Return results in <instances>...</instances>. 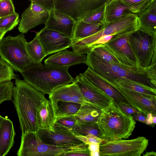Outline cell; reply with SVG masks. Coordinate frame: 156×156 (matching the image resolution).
<instances>
[{"mask_svg": "<svg viewBox=\"0 0 156 156\" xmlns=\"http://www.w3.org/2000/svg\"><path fill=\"white\" fill-rule=\"evenodd\" d=\"M68 68L36 63L20 73L32 86L44 94H49L56 88L74 81Z\"/></svg>", "mask_w": 156, "mask_h": 156, "instance_id": "4", "label": "cell"}, {"mask_svg": "<svg viewBox=\"0 0 156 156\" xmlns=\"http://www.w3.org/2000/svg\"><path fill=\"white\" fill-rule=\"evenodd\" d=\"M48 95L51 101H70L81 104L88 103L74 82L56 88Z\"/></svg>", "mask_w": 156, "mask_h": 156, "instance_id": "19", "label": "cell"}, {"mask_svg": "<svg viewBox=\"0 0 156 156\" xmlns=\"http://www.w3.org/2000/svg\"><path fill=\"white\" fill-rule=\"evenodd\" d=\"M101 110L88 103L82 104L78 111L74 115L79 122H96Z\"/></svg>", "mask_w": 156, "mask_h": 156, "instance_id": "27", "label": "cell"}, {"mask_svg": "<svg viewBox=\"0 0 156 156\" xmlns=\"http://www.w3.org/2000/svg\"><path fill=\"white\" fill-rule=\"evenodd\" d=\"M74 82L78 86L87 101L101 110L108 106L113 100L90 82L83 73L77 76Z\"/></svg>", "mask_w": 156, "mask_h": 156, "instance_id": "13", "label": "cell"}, {"mask_svg": "<svg viewBox=\"0 0 156 156\" xmlns=\"http://www.w3.org/2000/svg\"><path fill=\"white\" fill-rule=\"evenodd\" d=\"M56 0H30L31 2L37 4L49 11L54 9V4Z\"/></svg>", "mask_w": 156, "mask_h": 156, "instance_id": "40", "label": "cell"}, {"mask_svg": "<svg viewBox=\"0 0 156 156\" xmlns=\"http://www.w3.org/2000/svg\"><path fill=\"white\" fill-rule=\"evenodd\" d=\"M85 64L108 81L126 78L156 89V68L139 70L121 64L110 63L96 56L91 51L87 53Z\"/></svg>", "mask_w": 156, "mask_h": 156, "instance_id": "2", "label": "cell"}, {"mask_svg": "<svg viewBox=\"0 0 156 156\" xmlns=\"http://www.w3.org/2000/svg\"><path fill=\"white\" fill-rule=\"evenodd\" d=\"M76 146L61 147L46 144L40 139L37 132L22 134L18 156H65Z\"/></svg>", "mask_w": 156, "mask_h": 156, "instance_id": "8", "label": "cell"}, {"mask_svg": "<svg viewBox=\"0 0 156 156\" xmlns=\"http://www.w3.org/2000/svg\"><path fill=\"white\" fill-rule=\"evenodd\" d=\"M24 34L15 37L9 35L0 40V56L14 70L20 73L28 66L37 63L27 50Z\"/></svg>", "mask_w": 156, "mask_h": 156, "instance_id": "6", "label": "cell"}, {"mask_svg": "<svg viewBox=\"0 0 156 156\" xmlns=\"http://www.w3.org/2000/svg\"><path fill=\"white\" fill-rule=\"evenodd\" d=\"M153 115L151 113H148L146 116V124L151 126L154 127L153 122Z\"/></svg>", "mask_w": 156, "mask_h": 156, "instance_id": "44", "label": "cell"}, {"mask_svg": "<svg viewBox=\"0 0 156 156\" xmlns=\"http://www.w3.org/2000/svg\"><path fill=\"white\" fill-rule=\"evenodd\" d=\"M107 81L119 91L129 104L140 112L146 115L149 113L156 115V98L123 88L114 83Z\"/></svg>", "mask_w": 156, "mask_h": 156, "instance_id": "15", "label": "cell"}, {"mask_svg": "<svg viewBox=\"0 0 156 156\" xmlns=\"http://www.w3.org/2000/svg\"><path fill=\"white\" fill-rule=\"evenodd\" d=\"M100 144L94 142L88 143V148L90 152L99 151Z\"/></svg>", "mask_w": 156, "mask_h": 156, "instance_id": "43", "label": "cell"}, {"mask_svg": "<svg viewBox=\"0 0 156 156\" xmlns=\"http://www.w3.org/2000/svg\"><path fill=\"white\" fill-rule=\"evenodd\" d=\"M83 73L90 82L102 90L116 103L129 104L115 88L89 67Z\"/></svg>", "mask_w": 156, "mask_h": 156, "instance_id": "20", "label": "cell"}, {"mask_svg": "<svg viewBox=\"0 0 156 156\" xmlns=\"http://www.w3.org/2000/svg\"><path fill=\"white\" fill-rule=\"evenodd\" d=\"M133 119L146 124V116L143 113L139 112L132 115Z\"/></svg>", "mask_w": 156, "mask_h": 156, "instance_id": "42", "label": "cell"}, {"mask_svg": "<svg viewBox=\"0 0 156 156\" xmlns=\"http://www.w3.org/2000/svg\"><path fill=\"white\" fill-rule=\"evenodd\" d=\"M104 22L88 23L80 20L76 21L72 37L73 41L81 39L92 35L103 29Z\"/></svg>", "mask_w": 156, "mask_h": 156, "instance_id": "25", "label": "cell"}, {"mask_svg": "<svg viewBox=\"0 0 156 156\" xmlns=\"http://www.w3.org/2000/svg\"><path fill=\"white\" fill-rule=\"evenodd\" d=\"M7 32L4 30H0V40L4 37L5 34Z\"/></svg>", "mask_w": 156, "mask_h": 156, "instance_id": "47", "label": "cell"}, {"mask_svg": "<svg viewBox=\"0 0 156 156\" xmlns=\"http://www.w3.org/2000/svg\"><path fill=\"white\" fill-rule=\"evenodd\" d=\"M53 130L40 129L37 133L44 143L55 146L74 147L85 144L71 130L55 123Z\"/></svg>", "mask_w": 156, "mask_h": 156, "instance_id": "12", "label": "cell"}, {"mask_svg": "<svg viewBox=\"0 0 156 156\" xmlns=\"http://www.w3.org/2000/svg\"><path fill=\"white\" fill-rule=\"evenodd\" d=\"M26 48L30 56L37 63H41L42 60L47 56L37 33L34 39L27 42Z\"/></svg>", "mask_w": 156, "mask_h": 156, "instance_id": "29", "label": "cell"}, {"mask_svg": "<svg viewBox=\"0 0 156 156\" xmlns=\"http://www.w3.org/2000/svg\"><path fill=\"white\" fill-rule=\"evenodd\" d=\"M139 27L137 15L130 13L115 21L105 24L103 29L92 35L79 40L73 41L71 47L76 52L87 54L88 46L101 37L112 35L121 36L132 33Z\"/></svg>", "mask_w": 156, "mask_h": 156, "instance_id": "5", "label": "cell"}, {"mask_svg": "<svg viewBox=\"0 0 156 156\" xmlns=\"http://www.w3.org/2000/svg\"><path fill=\"white\" fill-rule=\"evenodd\" d=\"M1 0H0V1Z\"/></svg>", "mask_w": 156, "mask_h": 156, "instance_id": "50", "label": "cell"}, {"mask_svg": "<svg viewBox=\"0 0 156 156\" xmlns=\"http://www.w3.org/2000/svg\"><path fill=\"white\" fill-rule=\"evenodd\" d=\"M75 135L86 136L92 134L101 138L99 129L96 122L80 123L72 131Z\"/></svg>", "mask_w": 156, "mask_h": 156, "instance_id": "30", "label": "cell"}, {"mask_svg": "<svg viewBox=\"0 0 156 156\" xmlns=\"http://www.w3.org/2000/svg\"><path fill=\"white\" fill-rule=\"evenodd\" d=\"M20 22L19 14L16 12L0 18V30L6 32L12 30Z\"/></svg>", "mask_w": 156, "mask_h": 156, "instance_id": "32", "label": "cell"}, {"mask_svg": "<svg viewBox=\"0 0 156 156\" xmlns=\"http://www.w3.org/2000/svg\"><path fill=\"white\" fill-rule=\"evenodd\" d=\"M144 136L130 140L117 139L100 144V156H140L148 145Z\"/></svg>", "mask_w": 156, "mask_h": 156, "instance_id": "9", "label": "cell"}, {"mask_svg": "<svg viewBox=\"0 0 156 156\" xmlns=\"http://www.w3.org/2000/svg\"><path fill=\"white\" fill-rule=\"evenodd\" d=\"M76 23L69 16L54 10L50 11L44 27L60 32L72 38Z\"/></svg>", "mask_w": 156, "mask_h": 156, "instance_id": "17", "label": "cell"}, {"mask_svg": "<svg viewBox=\"0 0 156 156\" xmlns=\"http://www.w3.org/2000/svg\"><path fill=\"white\" fill-rule=\"evenodd\" d=\"M37 116L40 129H54L56 117L51 100L47 99L41 104L37 109Z\"/></svg>", "mask_w": 156, "mask_h": 156, "instance_id": "24", "label": "cell"}, {"mask_svg": "<svg viewBox=\"0 0 156 156\" xmlns=\"http://www.w3.org/2000/svg\"><path fill=\"white\" fill-rule=\"evenodd\" d=\"M14 71L11 66L0 57V83L15 79L18 76Z\"/></svg>", "mask_w": 156, "mask_h": 156, "instance_id": "33", "label": "cell"}, {"mask_svg": "<svg viewBox=\"0 0 156 156\" xmlns=\"http://www.w3.org/2000/svg\"><path fill=\"white\" fill-rule=\"evenodd\" d=\"M75 136L86 144H87L90 142L97 143L101 144L105 142L104 140L92 134H88L86 136H82L79 135H76Z\"/></svg>", "mask_w": 156, "mask_h": 156, "instance_id": "39", "label": "cell"}, {"mask_svg": "<svg viewBox=\"0 0 156 156\" xmlns=\"http://www.w3.org/2000/svg\"><path fill=\"white\" fill-rule=\"evenodd\" d=\"M16 134L13 122L4 117L0 127V156L8 154L15 143Z\"/></svg>", "mask_w": 156, "mask_h": 156, "instance_id": "21", "label": "cell"}, {"mask_svg": "<svg viewBox=\"0 0 156 156\" xmlns=\"http://www.w3.org/2000/svg\"><path fill=\"white\" fill-rule=\"evenodd\" d=\"M50 11L39 5L31 2L21 14L18 30L23 34L42 24H45L48 19Z\"/></svg>", "mask_w": 156, "mask_h": 156, "instance_id": "16", "label": "cell"}, {"mask_svg": "<svg viewBox=\"0 0 156 156\" xmlns=\"http://www.w3.org/2000/svg\"><path fill=\"white\" fill-rule=\"evenodd\" d=\"M57 119L75 115L81 104L76 102L61 101H51Z\"/></svg>", "mask_w": 156, "mask_h": 156, "instance_id": "28", "label": "cell"}, {"mask_svg": "<svg viewBox=\"0 0 156 156\" xmlns=\"http://www.w3.org/2000/svg\"><path fill=\"white\" fill-rule=\"evenodd\" d=\"M4 117L2 116L1 115H0V127L1 125V124L2 122V121Z\"/></svg>", "mask_w": 156, "mask_h": 156, "instance_id": "49", "label": "cell"}, {"mask_svg": "<svg viewBox=\"0 0 156 156\" xmlns=\"http://www.w3.org/2000/svg\"><path fill=\"white\" fill-rule=\"evenodd\" d=\"M107 0H56L54 9L66 14L75 21L104 4Z\"/></svg>", "mask_w": 156, "mask_h": 156, "instance_id": "11", "label": "cell"}, {"mask_svg": "<svg viewBox=\"0 0 156 156\" xmlns=\"http://www.w3.org/2000/svg\"><path fill=\"white\" fill-rule=\"evenodd\" d=\"M12 91V101L18 116L22 134L37 132L40 129L37 109L47 99L44 94L24 80L17 77Z\"/></svg>", "mask_w": 156, "mask_h": 156, "instance_id": "1", "label": "cell"}, {"mask_svg": "<svg viewBox=\"0 0 156 156\" xmlns=\"http://www.w3.org/2000/svg\"><path fill=\"white\" fill-rule=\"evenodd\" d=\"M118 105L121 110L128 115H132L140 112L137 108L129 104L120 103Z\"/></svg>", "mask_w": 156, "mask_h": 156, "instance_id": "41", "label": "cell"}, {"mask_svg": "<svg viewBox=\"0 0 156 156\" xmlns=\"http://www.w3.org/2000/svg\"><path fill=\"white\" fill-rule=\"evenodd\" d=\"M111 82L114 83L123 88L132 90L146 95L156 98V89L132 80L126 78H119L114 79Z\"/></svg>", "mask_w": 156, "mask_h": 156, "instance_id": "26", "label": "cell"}, {"mask_svg": "<svg viewBox=\"0 0 156 156\" xmlns=\"http://www.w3.org/2000/svg\"><path fill=\"white\" fill-rule=\"evenodd\" d=\"M105 3L87 13L81 20L88 23L104 22Z\"/></svg>", "mask_w": 156, "mask_h": 156, "instance_id": "34", "label": "cell"}, {"mask_svg": "<svg viewBox=\"0 0 156 156\" xmlns=\"http://www.w3.org/2000/svg\"><path fill=\"white\" fill-rule=\"evenodd\" d=\"M136 15L139 23V29L156 35V0H154L146 10Z\"/></svg>", "mask_w": 156, "mask_h": 156, "instance_id": "23", "label": "cell"}, {"mask_svg": "<svg viewBox=\"0 0 156 156\" xmlns=\"http://www.w3.org/2000/svg\"><path fill=\"white\" fill-rule=\"evenodd\" d=\"M36 33L47 55L71 47L72 39L58 31L44 27Z\"/></svg>", "mask_w": 156, "mask_h": 156, "instance_id": "14", "label": "cell"}, {"mask_svg": "<svg viewBox=\"0 0 156 156\" xmlns=\"http://www.w3.org/2000/svg\"><path fill=\"white\" fill-rule=\"evenodd\" d=\"M130 9L137 15L146 10L154 0H121Z\"/></svg>", "mask_w": 156, "mask_h": 156, "instance_id": "31", "label": "cell"}, {"mask_svg": "<svg viewBox=\"0 0 156 156\" xmlns=\"http://www.w3.org/2000/svg\"><path fill=\"white\" fill-rule=\"evenodd\" d=\"M129 42L139 67L148 69L156 66V35L138 29L131 34Z\"/></svg>", "mask_w": 156, "mask_h": 156, "instance_id": "7", "label": "cell"}, {"mask_svg": "<svg viewBox=\"0 0 156 156\" xmlns=\"http://www.w3.org/2000/svg\"><path fill=\"white\" fill-rule=\"evenodd\" d=\"M91 51L98 58L108 63L121 64L111 53L101 45L93 48Z\"/></svg>", "mask_w": 156, "mask_h": 156, "instance_id": "36", "label": "cell"}, {"mask_svg": "<svg viewBox=\"0 0 156 156\" xmlns=\"http://www.w3.org/2000/svg\"><path fill=\"white\" fill-rule=\"evenodd\" d=\"M100 152L99 151L90 152V156H100Z\"/></svg>", "mask_w": 156, "mask_h": 156, "instance_id": "46", "label": "cell"}, {"mask_svg": "<svg viewBox=\"0 0 156 156\" xmlns=\"http://www.w3.org/2000/svg\"><path fill=\"white\" fill-rule=\"evenodd\" d=\"M131 33L114 38L107 43L100 45L121 65L129 68L139 70H147L140 67L137 65L135 56L129 42Z\"/></svg>", "mask_w": 156, "mask_h": 156, "instance_id": "10", "label": "cell"}, {"mask_svg": "<svg viewBox=\"0 0 156 156\" xmlns=\"http://www.w3.org/2000/svg\"><path fill=\"white\" fill-rule=\"evenodd\" d=\"M131 12L121 0H107L105 3L104 23H112Z\"/></svg>", "mask_w": 156, "mask_h": 156, "instance_id": "22", "label": "cell"}, {"mask_svg": "<svg viewBox=\"0 0 156 156\" xmlns=\"http://www.w3.org/2000/svg\"><path fill=\"white\" fill-rule=\"evenodd\" d=\"M153 123L154 125H155L156 123V115H153Z\"/></svg>", "mask_w": 156, "mask_h": 156, "instance_id": "48", "label": "cell"}, {"mask_svg": "<svg viewBox=\"0 0 156 156\" xmlns=\"http://www.w3.org/2000/svg\"><path fill=\"white\" fill-rule=\"evenodd\" d=\"M96 123L105 142L129 138L136 124L132 115L124 113L113 100L101 110Z\"/></svg>", "mask_w": 156, "mask_h": 156, "instance_id": "3", "label": "cell"}, {"mask_svg": "<svg viewBox=\"0 0 156 156\" xmlns=\"http://www.w3.org/2000/svg\"><path fill=\"white\" fill-rule=\"evenodd\" d=\"M55 123L72 131L78 125V122L73 115L57 119Z\"/></svg>", "mask_w": 156, "mask_h": 156, "instance_id": "37", "label": "cell"}, {"mask_svg": "<svg viewBox=\"0 0 156 156\" xmlns=\"http://www.w3.org/2000/svg\"><path fill=\"white\" fill-rule=\"evenodd\" d=\"M13 86L11 81L0 83V105L5 101L12 100Z\"/></svg>", "mask_w": 156, "mask_h": 156, "instance_id": "35", "label": "cell"}, {"mask_svg": "<svg viewBox=\"0 0 156 156\" xmlns=\"http://www.w3.org/2000/svg\"><path fill=\"white\" fill-rule=\"evenodd\" d=\"M87 55L65 49L49 56L44 61V65L69 68L80 63L85 64Z\"/></svg>", "mask_w": 156, "mask_h": 156, "instance_id": "18", "label": "cell"}, {"mask_svg": "<svg viewBox=\"0 0 156 156\" xmlns=\"http://www.w3.org/2000/svg\"><path fill=\"white\" fill-rule=\"evenodd\" d=\"M16 12L12 0L0 1V18L11 15Z\"/></svg>", "mask_w": 156, "mask_h": 156, "instance_id": "38", "label": "cell"}, {"mask_svg": "<svg viewBox=\"0 0 156 156\" xmlns=\"http://www.w3.org/2000/svg\"><path fill=\"white\" fill-rule=\"evenodd\" d=\"M143 156H156V152L154 151L146 152Z\"/></svg>", "mask_w": 156, "mask_h": 156, "instance_id": "45", "label": "cell"}]
</instances>
